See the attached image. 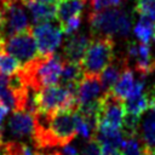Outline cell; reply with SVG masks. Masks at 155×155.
<instances>
[{
	"label": "cell",
	"instance_id": "obj_1",
	"mask_svg": "<svg viewBox=\"0 0 155 155\" xmlns=\"http://www.w3.org/2000/svg\"><path fill=\"white\" fill-rule=\"evenodd\" d=\"M78 134L76 110L63 109L51 114H35V130L31 137L39 149L61 148L69 144Z\"/></svg>",
	"mask_w": 155,
	"mask_h": 155
},
{
	"label": "cell",
	"instance_id": "obj_2",
	"mask_svg": "<svg viewBox=\"0 0 155 155\" xmlns=\"http://www.w3.org/2000/svg\"><path fill=\"white\" fill-rule=\"evenodd\" d=\"M64 58L58 53L39 56L21 68V74L28 87L40 91L44 87L57 85L61 79Z\"/></svg>",
	"mask_w": 155,
	"mask_h": 155
},
{
	"label": "cell",
	"instance_id": "obj_3",
	"mask_svg": "<svg viewBox=\"0 0 155 155\" xmlns=\"http://www.w3.org/2000/svg\"><path fill=\"white\" fill-rule=\"evenodd\" d=\"M88 23L93 36H127L131 31L132 19L120 7H109L88 13Z\"/></svg>",
	"mask_w": 155,
	"mask_h": 155
},
{
	"label": "cell",
	"instance_id": "obj_4",
	"mask_svg": "<svg viewBox=\"0 0 155 155\" xmlns=\"http://www.w3.org/2000/svg\"><path fill=\"white\" fill-rule=\"evenodd\" d=\"M115 42L109 36H94L80 61L84 74L99 75L114 61Z\"/></svg>",
	"mask_w": 155,
	"mask_h": 155
},
{
	"label": "cell",
	"instance_id": "obj_5",
	"mask_svg": "<svg viewBox=\"0 0 155 155\" xmlns=\"http://www.w3.org/2000/svg\"><path fill=\"white\" fill-rule=\"evenodd\" d=\"M36 107L38 111L45 114L63 109L78 110L76 93L65 86H47L36 92Z\"/></svg>",
	"mask_w": 155,
	"mask_h": 155
},
{
	"label": "cell",
	"instance_id": "obj_6",
	"mask_svg": "<svg viewBox=\"0 0 155 155\" xmlns=\"http://www.w3.org/2000/svg\"><path fill=\"white\" fill-rule=\"evenodd\" d=\"M126 117V107L124 99L116 97L111 91H105L99 99L97 127H108L113 130H122Z\"/></svg>",
	"mask_w": 155,
	"mask_h": 155
},
{
	"label": "cell",
	"instance_id": "obj_7",
	"mask_svg": "<svg viewBox=\"0 0 155 155\" xmlns=\"http://www.w3.org/2000/svg\"><path fill=\"white\" fill-rule=\"evenodd\" d=\"M25 8L27 7L23 0H0V12L2 21L1 33L4 36H10L30 28Z\"/></svg>",
	"mask_w": 155,
	"mask_h": 155
},
{
	"label": "cell",
	"instance_id": "obj_8",
	"mask_svg": "<svg viewBox=\"0 0 155 155\" xmlns=\"http://www.w3.org/2000/svg\"><path fill=\"white\" fill-rule=\"evenodd\" d=\"M4 50L11 53L15 58H17L22 67L33 62L40 56L35 39L31 33V27L17 34L5 36Z\"/></svg>",
	"mask_w": 155,
	"mask_h": 155
},
{
	"label": "cell",
	"instance_id": "obj_9",
	"mask_svg": "<svg viewBox=\"0 0 155 155\" xmlns=\"http://www.w3.org/2000/svg\"><path fill=\"white\" fill-rule=\"evenodd\" d=\"M31 33L40 56L53 53L59 47L63 38V30L61 25L52 23L51 21L35 24L31 28Z\"/></svg>",
	"mask_w": 155,
	"mask_h": 155
},
{
	"label": "cell",
	"instance_id": "obj_10",
	"mask_svg": "<svg viewBox=\"0 0 155 155\" xmlns=\"http://www.w3.org/2000/svg\"><path fill=\"white\" fill-rule=\"evenodd\" d=\"M126 58L128 63L130 61H133L134 69L142 78H145L155 71V57L151 53L150 45L148 44L132 41L127 46Z\"/></svg>",
	"mask_w": 155,
	"mask_h": 155
},
{
	"label": "cell",
	"instance_id": "obj_11",
	"mask_svg": "<svg viewBox=\"0 0 155 155\" xmlns=\"http://www.w3.org/2000/svg\"><path fill=\"white\" fill-rule=\"evenodd\" d=\"M104 92H105V90L103 87L101 75L84 74L82 79L78 84V88H76L78 108L98 102Z\"/></svg>",
	"mask_w": 155,
	"mask_h": 155
},
{
	"label": "cell",
	"instance_id": "obj_12",
	"mask_svg": "<svg viewBox=\"0 0 155 155\" xmlns=\"http://www.w3.org/2000/svg\"><path fill=\"white\" fill-rule=\"evenodd\" d=\"M7 130L10 134L16 138H31L35 130V114L27 110L13 111L7 121Z\"/></svg>",
	"mask_w": 155,
	"mask_h": 155
},
{
	"label": "cell",
	"instance_id": "obj_13",
	"mask_svg": "<svg viewBox=\"0 0 155 155\" xmlns=\"http://www.w3.org/2000/svg\"><path fill=\"white\" fill-rule=\"evenodd\" d=\"M91 39L84 33L71 34L63 45V58L73 62H80L87 50Z\"/></svg>",
	"mask_w": 155,
	"mask_h": 155
},
{
	"label": "cell",
	"instance_id": "obj_14",
	"mask_svg": "<svg viewBox=\"0 0 155 155\" xmlns=\"http://www.w3.org/2000/svg\"><path fill=\"white\" fill-rule=\"evenodd\" d=\"M24 5L30 13V17L35 24L50 22L56 18V5L48 2H40L34 0H24Z\"/></svg>",
	"mask_w": 155,
	"mask_h": 155
},
{
	"label": "cell",
	"instance_id": "obj_15",
	"mask_svg": "<svg viewBox=\"0 0 155 155\" xmlns=\"http://www.w3.org/2000/svg\"><path fill=\"white\" fill-rule=\"evenodd\" d=\"M85 2L82 0H59L56 6V18L59 25H63L68 21L81 17Z\"/></svg>",
	"mask_w": 155,
	"mask_h": 155
},
{
	"label": "cell",
	"instance_id": "obj_16",
	"mask_svg": "<svg viewBox=\"0 0 155 155\" xmlns=\"http://www.w3.org/2000/svg\"><path fill=\"white\" fill-rule=\"evenodd\" d=\"M127 67H130V63H128L126 56H124L121 58H116V59L114 58V61L99 74L101 75L102 84H103V87H104L105 91L110 90L115 85V82L120 78L121 73Z\"/></svg>",
	"mask_w": 155,
	"mask_h": 155
},
{
	"label": "cell",
	"instance_id": "obj_17",
	"mask_svg": "<svg viewBox=\"0 0 155 155\" xmlns=\"http://www.w3.org/2000/svg\"><path fill=\"white\" fill-rule=\"evenodd\" d=\"M134 75H133V71L130 67H127L120 75V78L117 79V81L115 82V85L109 90L111 91L113 94H115L116 97L121 98V99H126L131 91H132V87L134 85Z\"/></svg>",
	"mask_w": 155,
	"mask_h": 155
},
{
	"label": "cell",
	"instance_id": "obj_18",
	"mask_svg": "<svg viewBox=\"0 0 155 155\" xmlns=\"http://www.w3.org/2000/svg\"><path fill=\"white\" fill-rule=\"evenodd\" d=\"M133 34L140 42L148 45L155 42V21L140 16L138 22L133 27Z\"/></svg>",
	"mask_w": 155,
	"mask_h": 155
},
{
	"label": "cell",
	"instance_id": "obj_19",
	"mask_svg": "<svg viewBox=\"0 0 155 155\" xmlns=\"http://www.w3.org/2000/svg\"><path fill=\"white\" fill-rule=\"evenodd\" d=\"M125 107H126V115L134 119H140L143 113L149 108L148 94L142 92L137 96L128 97L125 103Z\"/></svg>",
	"mask_w": 155,
	"mask_h": 155
},
{
	"label": "cell",
	"instance_id": "obj_20",
	"mask_svg": "<svg viewBox=\"0 0 155 155\" xmlns=\"http://www.w3.org/2000/svg\"><path fill=\"white\" fill-rule=\"evenodd\" d=\"M149 108L150 110L143 119L138 132H140V139L145 145L155 147V107Z\"/></svg>",
	"mask_w": 155,
	"mask_h": 155
},
{
	"label": "cell",
	"instance_id": "obj_21",
	"mask_svg": "<svg viewBox=\"0 0 155 155\" xmlns=\"http://www.w3.org/2000/svg\"><path fill=\"white\" fill-rule=\"evenodd\" d=\"M22 65L18 62L17 58H15L11 53L4 50V47L0 48V74L4 75H12L21 70Z\"/></svg>",
	"mask_w": 155,
	"mask_h": 155
},
{
	"label": "cell",
	"instance_id": "obj_22",
	"mask_svg": "<svg viewBox=\"0 0 155 155\" xmlns=\"http://www.w3.org/2000/svg\"><path fill=\"white\" fill-rule=\"evenodd\" d=\"M124 155H145V145L143 142H139L137 136L125 137L121 148Z\"/></svg>",
	"mask_w": 155,
	"mask_h": 155
},
{
	"label": "cell",
	"instance_id": "obj_23",
	"mask_svg": "<svg viewBox=\"0 0 155 155\" xmlns=\"http://www.w3.org/2000/svg\"><path fill=\"white\" fill-rule=\"evenodd\" d=\"M134 11L139 16L155 21V0H136Z\"/></svg>",
	"mask_w": 155,
	"mask_h": 155
},
{
	"label": "cell",
	"instance_id": "obj_24",
	"mask_svg": "<svg viewBox=\"0 0 155 155\" xmlns=\"http://www.w3.org/2000/svg\"><path fill=\"white\" fill-rule=\"evenodd\" d=\"M82 155H102V144L98 142L96 137L88 139L82 148Z\"/></svg>",
	"mask_w": 155,
	"mask_h": 155
},
{
	"label": "cell",
	"instance_id": "obj_25",
	"mask_svg": "<svg viewBox=\"0 0 155 155\" xmlns=\"http://www.w3.org/2000/svg\"><path fill=\"white\" fill-rule=\"evenodd\" d=\"M122 2L124 0H93L91 6H92V11H99L109 7H120Z\"/></svg>",
	"mask_w": 155,
	"mask_h": 155
},
{
	"label": "cell",
	"instance_id": "obj_26",
	"mask_svg": "<svg viewBox=\"0 0 155 155\" xmlns=\"http://www.w3.org/2000/svg\"><path fill=\"white\" fill-rule=\"evenodd\" d=\"M59 155H79L78 149L71 144H65L61 147V149L57 151Z\"/></svg>",
	"mask_w": 155,
	"mask_h": 155
},
{
	"label": "cell",
	"instance_id": "obj_27",
	"mask_svg": "<svg viewBox=\"0 0 155 155\" xmlns=\"http://www.w3.org/2000/svg\"><path fill=\"white\" fill-rule=\"evenodd\" d=\"M102 155H124V154L120 153V149H117V148L102 145Z\"/></svg>",
	"mask_w": 155,
	"mask_h": 155
},
{
	"label": "cell",
	"instance_id": "obj_28",
	"mask_svg": "<svg viewBox=\"0 0 155 155\" xmlns=\"http://www.w3.org/2000/svg\"><path fill=\"white\" fill-rule=\"evenodd\" d=\"M147 94L149 98V107H155V84L150 87V90Z\"/></svg>",
	"mask_w": 155,
	"mask_h": 155
},
{
	"label": "cell",
	"instance_id": "obj_29",
	"mask_svg": "<svg viewBox=\"0 0 155 155\" xmlns=\"http://www.w3.org/2000/svg\"><path fill=\"white\" fill-rule=\"evenodd\" d=\"M0 155H12L10 151V148L7 145V142H2L0 144Z\"/></svg>",
	"mask_w": 155,
	"mask_h": 155
},
{
	"label": "cell",
	"instance_id": "obj_30",
	"mask_svg": "<svg viewBox=\"0 0 155 155\" xmlns=\"http://www.w3.org/2000/svg\"><path fill=\"white\" fill-rule=\"evenodd\" d=\"M34 1H40V2H48V4H56L59 0H34Z\"/></svg>",
	"mask_w": 155,
	"mask_h": 155
},
{
	"label": "cell",
	"instance_id": "obj_31",
	"mask_svg": "<svg viewBox=\"0 0 155 155\" xmlns=\"http://www.w3.org/2000/svg\"><path fill=\"white\" fill-rule=\"evenodd\" d=\"M35 155H59L57 151H53V153H36Z\"/></svg>",
	"mask_w": 155,
	"mask_h": 155
},
{
	"label": "cell",
	"instance_id": "obj_32",
	"mask_svg": "<svg viewBox=\"0 0 155 155\" xmlns=\"http://www.w3.org/2000/svg\"><path fill=\"white\" fill-rule=\"evenodd\" d=\"M82 1H84L85 4H90V5H91V4L93 2V0H82Z\"/></svg>",
	"mask_w": 155,
	"mask_h": 155
},
{
	"label": "cell",
	"instance_id": "obj_33",
	"mask_svg": "<svg viewBox=\"0 0 155 155\" xmlns=\"http://www.w3.org/2000/svg\"><path fill=\"white\" fill-rule=\"evenodd\" d=\"M1 27H2V21H1V12H0V33H1Z\"/></svg>",
	"mask_w": 155,
	"mask_h": 155
},
{
	"label": "cell",
	"instance_id": "obj_34",
	"mask_svg": "<svg viewBox=\"0 0 155 155\" xmlns=\"http://www.w3.org/2000/svg\"><path fill=\"white\" fill-rule=\"evenodd\" d=\"M7 1H12V0H7ZM23 1H24V0H23Z\"/></svg>",
	"mask_w": 155,
	"mask_h": 155
}]
</instances>
